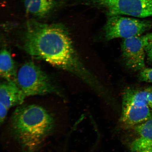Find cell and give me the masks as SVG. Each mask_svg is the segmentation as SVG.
Masks as SVG:
<instances>
[{"instance_id":"cell-3","label":"cell","mask_w":152,"mask_h":152,"mask_svg":"<svg viewBox=\"0 0 152 152\" xmlns=\"http://www.w3.org/2000/svg\"><path fill=\"white\" fill-rule=\"evenodd\" d=\"M147 88L128 87L122 94L120 122L125 129L132 128L152 118L148 105Z\"/></svg>"},{"instance_id":"cell-9","label":"cell","mask_w":152,"mask_h":152,"mask_svg":"<svg viewBox=\"0 0 152 152\" xmlns=\"http://www.w3.org/2000/svg\"><path fill=\"white\" fill-rule=\"evenodd\" d=\"M16 66L11 53L3 47L0 53V75L3 80L16 81L17 73Z\"/></svg>"},{"instance_id":"cell-5","label":"cell","mask_w":152,"mask_h":152,"mask_svg":"<svg viewBox=\"0 0 152 152\" xmlns=\"http://www.w3.org/2000/svg\"><path fill=\"white\" fill-rule=\"evenodd\" d=\"M75 3L101 11L106 16L152 17V0H75Z\"/></svg>"},{"instance_id":"cell-7","label":"cell","mask_w":152,"mask_h":152,"mask_svg":"<svg viewBox=\"0 0 152 152\" xmlns=\"http://www.w3.org/2000/svg\"><path fill=\"white\" fill-rule=\"evenodd\" d=\"M152 39V33L124 39L121 45L123 58L127 67L140 71L146 67L145 49Z\"/></svg>"},{"instance_id":"cell-14","label":"cell","mask_w":152,"mask_h":152,"mask_svg":"<svg viewBox=\"0 0 152 152\" xmlns=\"http://www.w3.org/2000/svg\"><path fill=\"white\" fill-rule=\"evenodd\" d=\"M148 94V105L151 109L152 110V86L147 87Z\"/></svg>"},{"instance_id":"cell-10","label":"cell","mask_w":152,"mask_h":152,"mask_svg":"<svg viewBox=\"0 0 152 152\" xmlns=\"http://www.w3.org/2000/svg\"><path fill=\"white\" fill-rule=\"evenodd\" d=\"M26 12L39 18L47 17L56 5L55 0H24Z\"/></svg>"},{"instance_id":"cell-1","label":"cell","mask_w":152,"mask_h":152,"mask_svg":"<svg viewBox=\"0 0 152 152\" xmlns=\"http://www.w3.org/2000/svg\"><path fill=\"white\" fill-rule=\"evenodd\" d=\"M25 28L20 41L27 54L73 74L96 91L101 90L99 82L82 62L64 25L30 20Z\"/></svg>"},{"instance_id":"cell-13","label":"cell","mask_w":152,"mask_h":152,"mask_svg":"<svg viewBox=\"0 0 152 152\" xmlns=\"http://www.w3.org/2000/svg\"><path fill=\"white\" fill-rule=\"evenodd\" d=\"M146 61L148 64L152 63V39L149 41L146 49Z\"/></svg>"},{"instance_id":"cell-11","label":"cell","mask_w":152,"mask_h":152,"mask_svg":"<svg viewBox=\"0 0 152 152\" xmlns=\"http://www.w3.org/2000/svg\"><path fill=\"white\" fill-rule=\"evenodd\" d=\"M134 129L141 137L152 140V118L137 125Z\"/></svg>"},{"instance_id":"cell-2","label":"cell","mask_w":152,"mask_h":152,"mask_svg":"<svg viewBox=\"0 0 152 152\" xmlns=\"http://www.w3.org/2000/svg\"><path fill=\"white\" fill-rule=\"evenodd\" d=\"M55 125L54 116L45 108L22 104L11 115L9 129L22 152H37L53 132Z\"/></svg>"},{"instance_id":"cell-6","label":"cell","mask_w":152,"mask_h":152,"mask_svg":"<svg viewBox=\"0 0 152 152\" xmlns=\"http://www.w3.org/2000/svg\"><path fill=\"white\" fill-rule=\"evenodd\" d=\"M151 28L152 21L117 15L107 16L103 31L105 39L111 40L117 38L125 39L138 37Z\"/></svg>"},{"instance_id":"cell-8","label":"cell","mask_w":152,"mask_h":152,"mask_svg":"<svg viewBox=\"0 0 152 152\" xmlns=\"http://www.w3.org/2000/svg\"><path fill=\"white\" fill-rule=\"evenodd\" d=\"M15 80L1 82L0 85V122H4L10 108L23 104L26 98Z\"/></svg>"},{"instance_id":"cell-4","label":"cell","mask_w":152,"mask_h":152,"mask_svg":"<svg viewBox=\"0 0 152 152\" xmlns=\"http://www.w3.org/2000/svg\"><path fill=\"white\" fill-rule=\"evenodd\" d=\"M16 81L26 97L61 93L48 74L33 62L25 63L17 73Z\"/></svg>"},{"instance_id":"cell-12","label":"cell","mask_w":152,"mask_h":152,"mask_svg":"<svg viewBox=\"0 0 152 152\" xmlns=\"http://www.w3.org/2000/svg\"><path fill=\"white\" fill-rule=\"evenodd\" d=\"M138 77L140 81L152 83V68H144L140 71Z\"/></svg>"},{"instance_id":"cell-15","label":"cell","mask_w":152,"mask_h":152,"mask_svg":"<svg viewBox=\"0 0 152 152\" xmlns=\"http://www.w3.org/2000/svg\"><path fill=\"white\" fill-rule=\"evenodd\" d=\"M136 152H152V145L145 149Z\"/></svg>"}]
</instances>
